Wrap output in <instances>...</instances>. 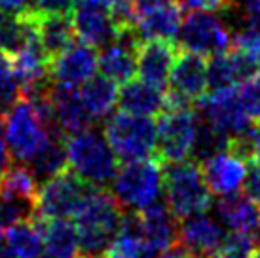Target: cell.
<instances>
[{
	"instance_id": "cell-27",
	"label": "cell",
	"mask_w": 260,
	"mask_h": 258,
	"mask_svg": "<svg viewBox=\"0 0 260 258\" xmlns=\"http://www.w3.org/2000/svg\"><path fill=\"white\" fill-rule=\"evenodd\" d=\"M37 14H4L0 12V51L14 57L37 36Z\"/></svg>"
},
{
	"instance_id": "cell-5",
	"label": "cell",
	"mask_w": 260,
	"mask_h": 258,
	"mask_svg": "<svg viewBox=\"0 0 260 258\" xmlns=\"http://www.w3.org/2000/svg\"><path fill=\"white\" fill-rule=\"evenodd\" d=\"M161 165L164 162L154 156L146 159L123 162L112 180V194L123 209L139 211L156 201L161 194Z\"/></svg>"
},
{
	"instance_id": "cell-15",
	"label": "cell",
	"mask_w": 260,
	"mask_h": 258,
	"mask_svg": "<svg viewBox=\"0 0 260 258\" xmlns=\"http://www.w3.org/2000/svg\"><path fill=\"white\" fill-rule=\"evenodd\" d=\"M226 239V232L220 220L211 218L205 213H196L179 220V241L194 258L215 256Z\"/></svg>"
},
{
	"instance_id": "cell-4",
	"label": "cell",
	"mask_w": 260,
	"mask_h": 258,
	"mask_svg": "<svg viewBox=\"0 0 260 258\" xmlns=\"http://www.w3.org/2000/svg\"><path fill=\"white\" fill-rule=\"evenodd\" d=\"M103 135L114 150L118 162H135L156 156V122L148 116L120 110L109 116Z\"/></svg>"
},
{
	"instance_id": "cell-40",
	"label": "cell",
	"mask_w": 260,
	"mask_h": 258,
	"mask_svg": "<svg viewBox=\"0 0 260 258\" xmlns=\"http://www.w3.org/2000/svg\"><path fill=\"white\" fill-rule=\"evenodd\" d=\"M12 167V152L6 139V120L4 114H0V177Z\"/></svg>"
},
{
	"instance_id": "cell-39",
	"label": "cell",
	"mask_w": 260,
	"mask_h": 258,
	"mask_svg": "<svg viewBox=\"0 0 260 258\" xmlns=\"http://www.w3.org/2000/svg\"><path fill=\"white\" fill-rule=\"evenodd\" d=\"M4 14H37V0H0Z\"/></svg>"
},
{
	"instance_id": "cell-19",
	"label": "cell",
	"mask_w": 260,
	"mask_h": 258,
	"mask_svg": "<svg viewBox=\"0 0 260 258\" xmlns=\"http://www.w3.org/2000/svg\"><path fill=\"white\" fill-rule=\"evenodd\" d=\"M50 103L53 122L65 135H73L78 131L93 127L95 120L89 116L87 108L82 103L78 87H65L51 84Z\"/></svg>"
},
{
	"instance_id": "cell-43",
	"label": "cell",
	"mask_w": 260,
	"mask_h": 258,
	"mask_svg": "<svg viewBox=\"0 0 260 258\" xmlns=\"http://www.w3.org/2000/svg\"><path fill=\"white\" fill-rule=\"evenodd\" d=\"M256 239H258V243H260V228H258V234H256Z\"/></svg>"
},
{
	"instance_id": "cell-8",
	"label": "cell",
	"mask_w": 260,
	"mask_h": 258,
	"mask_svg": "<svg viewBox=\"0 0 260 258\" xmlns=\"http://www.w3.org/2000/svg\"><path fill=\"white\" fill-rule=\"evenodd\" d=\"M93 188V184L86 182L73 169H63L38 188L35 215L44 218H71Z\"/></svg>"
},
{
	"instance_id": "cell-2",
	"label": "cell",
	"mask_w": 260,
	"mask_h": 258,
	"mask_svg": "<svg viewBox=\"0 0 260 258\" xmlns=\"http://www.w3.org/2000/svg\"><path fill=\"white\" fill-rule=\"evenodd\" d=\"M161 192L167 207L179 220L213 207V192L205 182L202 167L194 159L167 162L161 165Z\"/></svg>"
},
{
	"instance_id": "cell-42",
	"label": "cell",
	"mask_w": 260,
	"mask_h": 258,
	"mask_svg": "<svg viewBox=\"0 0 260 258\" xmlns=\"http://www.w3.org/2000/svg\"><path fill=\"white\" fill-rule=\"evenodd\" d=\"M0 258H17V254H14V252L10 251V247L4 243L0 245Z\"/></svg>"
},
{
	"instance_id": "cell-18",
	"label": "cell",
	"mask_w": 260,
	"mask_h": 258,
	"mask_svg": "<svg viewBox=\"0 0 260 258\" xmlns=\"http://www.w3.org/2000/svg\"><path fill=\"white\" fill-rule=\"evenodd\" d=\"M179 48L171 40H143L137 50V76L156 87H167Z\"/></svg>"
},
{
	"instance_id": "cell-31",
	"label": "cell",
	"mask_w": 260,
	"mask_h": 258,
	"mask_svg": "<svg viewBox=\"0 0 260 258\" xmlns=\"http://www.w3.org/2000/svg\"><path fill=\"white\" fill-rule=\"evenodd\" d=\"M21 97V84L15 76L14 64L0 51V114L6 116L10 107Z\"/></svg>"
},
{
	"instance_id": "cell-35",
	"label": "cell",
	"mask_w": 260,
	"mask_h": 258,
	"mask_svg": "<svg viewBox=\"0 0 260 258\" xmlns=\"http://www.w3.org/2000/svg\"><path fill=\"white\" fill-rule=\"evenodd\" d=\"M236 0H177V6L186 12H218L224 14Z\"/></svg>"
},
{
	"instance_id": "cell-41",
	"label": "cell",
	"mask_w": 260,
	"mask_h": 258,
	"mask_svg": "<svg viewBox=\"0 0 260 258\" xmlns=\"http://www.w3.org/2000/svg\"><path fill=\"white\" fill-rule=\"evenodd\" d=\"M164 2H173V0H135V6H152V4H164Z\"/></svg>"
},
{
	"instance_id": "cell-12",
	"label": "cell",
	"mask_w": 260,
	"mask_h": 258,
	"mask_svg": "<svg viewBox=\"0 0 260 258\" xmlns=\"http://www.w3.org/2000/svg\"><path fill=\"white\" fill-rule=\"evenodd\" d=\"M71 15L76 36L93 48H105L120 33V25L105 0H78Z\"/></svg>"
},
{
	"instance_id": "cell-14",
	"label": "cell",
	"mask_w": 260,
	"mask_h": 258,
	"mask_svg": "<svg viewBox=\"0 0 260 258\" xmlns=\"http://www.w3.org/2000/svg\"><path fill=\"white\" fill-rule=\"evenodd\" d=\"M141 38L133 27L120 29L114 42L107 44L99 53V71L103 76L123 84L137 74V50Z\"/></svg>"
},
{
	"instance_id": "cell-17",
	"label": "cell",
	"mask_w": 260,
	"mask_h": 258,
	"mask_svg": "<svg viewBox=\"0 0 260 258\" xmlns=\"http://www.w3.org/2000/svg\"><path fill=\"white\" fill-rule=\"evenodd\" d=\"M247 164L249 162L236 156L234 152L224 150L203 159L200 167L211 192L217 196H228L241 190L247 175Z\"/></svg>"
},
{
	"instance_id": "cell-37",
	"label": "cell",
	"mask_w": 260,
	"mask_h": 258,
	"mask_svg": "<svg viewBox=\"0 0 260 258\" xmlns=\"http://www.w3.org/2000/svg\"><path fill=\"white\" fill-rule=\"evenodd\" d=\"M241 192L260 205V164H256V162L247 164V175L243 180V186H241Z\"/></svg>"
},
{
	"instance_id": "cell-25",
	"label": "cell",
	"mask_w": 260,
	"mask_h": 258,
	"mask_svg": "<svg viewBox=\"0 0 260 258\" xmlns=\"http://www.w3.org/2000/svg\"><path fill=\"white\" fill-rule=\"evenodd\" d=\"M27 167L35 175L38 184H42L57 173L69 167L67 162V135L63 131H50V139L42 148L27 162Z\"/></svg>"
},
{
	"instance_id": "cell-21",
	"label": "cell",
	"mask_w": 260,
	"mask_h": 258,
	"mask_svg": "<svg viewBox=\"0 0 260 258\" xmlns=\"http://www.w3.org/2000/svg\"><path fill=\"white\" fill-rule=\"evenodd\" d=\"M215 209H217V218L220 220V224L230 232L253 234V236L258 234L260 205L241 190L228 196H220Z\"/></svg>"
},
{
	"instance_id": "cell-20",
	"label": "cell",
	"mask_w": 260,
	"mask_h": 258,
	"mask_svg": "<svg viewBox=\"0 0 260 258\" xmlns=\"http://www.w3.org/2000/svg\"><path fill=\"white\" fill-rule=\"evenodd\" d=\"M137 213L141 216L143 237L152 249L159 252L179 239V218L171 213L166 201H152Z\"/></svg>"
},
{
	"instance_id": "cell-11",
	"label": "cell",
	"mask_w": 260,
	"mask_h": 258,
	"mask_svg": "<svg viewBox=\"0 0 260 258\" xmlns=\"http://www.w3.org/2000/svg\"><path fill=\"white\" fill-rule=\"evenodd\" d=\"M196 107H198V114L202 116L205 122L224 131L228 137L243 135L247 131H251L256 123L249 118L241 105L238 87L211 91L209 95H203L202 99L196 103Z\"/></svg>"
},
{
	"instance_id": "cell-24",
	"label": "cell",
	"mask_w": 260,
	"mask_h": 258,
	"mask_svg": "<svg viewBox=\"0 0 260 258\" xmlns=\"http://www.w3.org/2000/svg\"><path fill=\"white\" fill-rule=\"evenodd\" d=\"M69 15L71 14H40V12L35 15L38 44L50 61L74 44L76 30Z\"/></svg>"
},
{
	"instance_id": "cell-36",
	"label": "cell",
	"mask_w": 260,
	"mask_h": 258,
	"mask_svg": "<svg viewBox=\"0 0 260 258\" xmlns=\"http://www.w3.org/2000/svg\"><path fill=\"white\" fill-rule=\"evenodd\" d=\"M110 6L112 14H114L116 23L120 25V29L125 27H133V19H135V0H105Z\"/></svg>"
},
{
	"instance_id": "cell-26",
	"label": "cell",
	"mask_w": 260,
	"mask_h": 258,
	"mask_svg": "<svg viewBox=\"0 0 260 258\" xmlns=\"http://www.w3.org/2000/svg\"><path fill=\"white\" fill-rule=\"evenodd\" d=\"M80 97L95 122L107 120L118 105V86L107 76H91L80 86Z\"/></svg>"
},
{
	"instance_id": "cell-30",
	"label": "cell",
	"mask_w": 260,
	"mask_h": 258,
	"mask_svg": "<svg viewBox=\"0 0 260 258\" xmlns=\"http://www.w3.org/2000/svg\"><path fill=\"white\" fill-rule=\"evenodd\" d=\"M228 146H230V137L226 135L224 131L217 129L215 125H211L209 122H205L202 116H200L198 133H196L194 148H192L190 159L202 164L203 159L211 158V156H215L218 152L228 150Z\"/></svg>"
},
{
	"instance_id": "cell-13",
	"label": "cell",
	"mask_w": 260,
	"mask_h": 258,
	"mask_svg": "<svg viewBox=\"0 0 260 258\" xmlns=\"http://www.w3.org/2000/svg\"><path fill=\"white\" fill-rule=\"evenodd\" d=\"M99 69L97 48L86 42L73 44L50 61V78L53 84L65 87H80L95 76Z\"/></svg>"
},
{
	"instance_id": "cell-34",
	"label": "cell",
	"mask_w": 260,
	"mask_h": 258,
	"mask_svg": "<svg viewBox=\"0 0 260 258\" xmlns=\"http://www.w3.org/2000/svg\"><path fill=\"white\" fill-rule=\"evenodd\" d=\"M238 93L249 118L253 122H260V72L238 86Z\"/></svg>"
},
{
	"instance_id": "cell-32",
	"label": "cell",
	"mask_w": 260,
	"mask_h": 258,
	"mask_svg": "<svg viewBox=\"0 0 260 258\" xmlns=\"http://www.w3.org/2000/svg\"><path fill=\"white\" fill-rule=\"evenodd\" d=\"M32 216H35V203L0 192V230H6L8 226L21 220H29Z\"/></svg>"
},
{
	"instance_id": "cell-9",
	"label": "cell",
	"mask_w": 260,
	"mask_h": 258,
	"mask_svg": "<svg viewBox=\"0 0 260 258\" xmlns=\"http://www.w3.org/2000/svg\"><path fill=\"white\" fill-rule=\"evenodd\" d=\"M230 25L213 12H190L179 29V44L182 50L200 53L203 57H213L217 53L230 50Z\"/></svg>"
},
{
	"instance_id": "cell-44",
	"label": "cell",
	"mask_w": 260,
	"mask_h": 258,
	"mask_svg": "<svg viewBox=\"0 0 260 258\" xmlns=\"http://www.w3.org/2000/svg\"><path fill=\"white\" fill-rule=\"evenodd\" d=\"M76 258H82V256H76Z\"/></svg>"
},
{
	"instance_id": "cell-45",
	"label": "cell",
	"mask_w": 260,
	"mask_h": 258,
	"mask_svg": "<svg viewBox=\"0 0 260 258\" xmlns=\"http://www.w3.org/2000/svg\"><path fill=\"white\" fill-rule=\"evenodd\" d=\"M209 258H213V256H209Z\"/></svg>"
},
{
	"instance_id": "cell-33",
	"label": "cell",
	"mask_w": 260,
	"mask_h": 258,
	"mask_svg": "<svg viewBox=\"0 0 260 258\" xmlns=\"http://www.w3.org/2000/svg\"><path fill=\"white\" fill-rule=\"evenodd\" d=\"M256 245H258V239L253 234L230 232V234H226L222 247L213 258H251Z\"/></svg>"
},
{
	"instance_id": "cell-16",
	"label": "cell",
	"mask_w": 260,
	"mask_h": 258,
	"mask_svg": "<svg viewBox=\"0 0 260 258\" xmlns=\"http://www.w3.org/2000/svg\"><path fill=\"white\" fill-rule=\"evenodd\" d=\"M181 8L173 2L135 6L133 29L141 40H171L173 42L181 29Z\"/></svg>"
},
{
	"instance_id": "cell-3",
	"label": "cell",
	"mask_w": 260,
	"mask_h": 258,
	"mask_svg": "<svg viewBox=\"0 0 260 258\" xmlns=\"http://www.w3.org/2000/svg\"><path fill=\"white\" fill-rule=\"evenodd\" d=\"M69 167L93 186H109L118 173V158L109 141L97 129L89 127L67 139Z\"/></svg>"
},
{
	"instance_id": "cell-1",
	"label": "cell",
	"mask_w": 260,
	"mask_h": 258,
	"mask_svg": "<svg viewBox=\"0 0 260 258\" xmlns=\"http://www.w3.org/2000/svg\"><path fill=\"white\" fill-rule=\"evenodd\" d=\"M125 209L116 196L95 186L74 215L78 234V256L101 258L122 226Z\"/></svg>"
},
{
	"instance_id": "cell-29",
	"label": "cell",
	"mask_w": 260,
	"mask_h": 258,
	"mask_svg": "<svg viewBox=\"0 0 260 258\" xmlns=\"http://www.w3.org/2000/svg\"><path fill=\"white\" fill-rule=\"evenodd\" d=\"M0 192L17 198V200L30 201L37 205L38 182L35 175L25 164L12 165L2 177H0Z\"/></svg>"
},
{
	"instance_id": "cell-6",
	"label": "cell",
	"mask_w": 260,
	"mask_h": 258,
	"mask_svg": "<svg viewBox=\"0 0 260 258\" xmlns=\"http://www.w3.org/2000/svg\"><path fill=\"white\" fill-rule=\"evenodd\" d=\"M6 139L10 152L19 164H27L50 139V129L27 97H19L6 112Z\"/></svg>"
},
{
	"instance_id": "cell-38",
	"label": "cell",
	"mask_w": 260,
	"mask_h": 258,
	"mask_svg": "<svg viewBox=\"0 0 260 258\" xmlns=\"http://www.w3.org/2000/svg\"><path fill=\"white\" fill-rule=\"evenodd\" d=\"M78 0H37L40 14H71Z\"/></svg>"
},
{
	"instance_id": "cell-7",
	"label": "cell",
	"mask_w": 260,
	"mask_h": 258,
	"mask_svg": "<svg viewBox=\"0 0 260 258\" xmlns=\"http://www.w3.org/2000/svg\"><path fill=\"white\" fill-rule=\"evenodd\" d=\"M198 122L200 116L194 107L166 108L156 123V156L164 164L190 158Z\"/></svg>"
},
{
	"instance_id": "cell-10",
	"label": "cell",
	"mask_w": 260,
	"mask_h": 258,
	"mask_svg": "<svg viewBox=\"0 0 260 258\" xmlns=\"http://www.w3.org/2000/svg\"><path fill=\"white\" fill-rule=\"evenodd\" d=\"M207 91L205 57L192 51L177 53L167 82L166 108L194 107Z\"/></svg>"
},
{
	"instance_id": "cell-28",
	"label": "cell",
	"mask_w": 260,
	"mask_h": 258,
	"mask_svg": "<svg viewBox=\"0 0 260 258\" xmlns=\"http://www.w3.org/2000/svg\"><path fill=\"white\" fill-rule=\"evenodd\" d=\"M4 239L17 258H40L44 254L42 236L32 218L8 226Z\"/></svg>"
},
{
	"instance_id": "cell-23",
	"label": "cell",
	"mask_w": 260,
	"mask_h": 258,
	"mask_svg": "<svg viewBox=\"0 0 260 258\" xmlns=\"http://www.w3.org/2000/svg\"><path fill=\"white\" fill-rule=\"evenodd\" d=\"M40 230L44 254L48 258H76L78 256V234L74 222L69 218H44L32 216Z\"/></svg>"
},
{
	"instance_id": "cell-22",
	"label": "cell",
	"mask_w": 260,
	"mask_h": 258,
	"mask_svg": "<svg viewBox=\"0 0 260 258\" xmlns=\"http://www.w3.org/2000/svg\"><path fill=\"white\" fill-rule=\"evenodd\" d=\"M166 91L145 82V80H127L118 89V107L123 112L137 116H159L166 110Z\"/></svg>"
}]
</instances>
